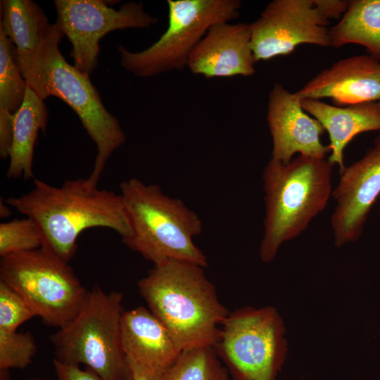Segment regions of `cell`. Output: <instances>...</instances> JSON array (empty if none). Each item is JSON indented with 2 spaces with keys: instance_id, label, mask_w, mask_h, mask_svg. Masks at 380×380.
<instances>
[{
  "instance_id": "1",
  "label": "cell",
  "mask_w": 380,
  "mask_h": 380,
  "mask_svg": "<svg viewBox=\"0 0 380 380\" xmlns=\"http://www.w3.org/2000/svg\"><path fill=\"white\" fill-rule=\"evenodd\" d=\"M33 220L43 234V246L69 262L77 251L79 235L92 227L116 232L122 239L132 233L121 195L99 189L88 179H67L61 186L34 178L27 193L6 201Z\"/></svg>"
},
{
  "instance_id": "2",
  "label": "cell",
  "mask_w": 380,
  "mask_h": 380,
  "mask_svg": "<svg viewBox=\"0 0 380 380\" xmlns=\"http://www.w3.org/2000/svg\"><path fill=\"white\" fill-rule=\"evenodd\" d=\"M203 269L194 263L169 260L154 265L138 281L139 293L148 308L182 350L215 347L229 312Z\"/></svg>"
},
{
  "instance_id": "3",
  "label": "cell",
  "mask_w": 380,
  "mask_h": 380,
  "mask_svg": "<svg viewBox=\"0 0 380 380\" xmlns=\"http://www.w3.org/2000/svg\"><path fill=\"white\" fill-rule=\"evenodd\" d=\"M63 36L56 23L51 25L35 53L18 61L27 87L42 101L51 96L61 99L79 117L96 146L94 168L87 179L98 185L108 159L125 142L126 137L118 120L103 104L89 76L63 56L59 44Z\"/></svg>"
},
{
  "instance_id": "4",
  "label": "cell",
  "mask_w": 380,
  "mask_h": 380,
  "mask_svg": "<svg viewBox=\"0 0 380 380\" xmlns=\"http://www.w3.org/2000/svg\"><path fill=\"white\" fill-rule=\"evenodd\" d=\"M335 165L325 158L303 155L288 163L270 158L262 172L265 217L259 254L265 263L281 246L300 235L324 210Z\"/></svg>"
},
{
  "instance_id": "5",
  "label": "cell",
  "mask_w": 380,
  "mask_h": 380,
  "mask_svg": "<svg viewBox=\"0 0 380 380\" xmlns=\"http://www.w3.org/2000/svg\"><path fill=\"white\" fill-rule=\"evenodd\" d=\"M132 233L122 241L145 259L158 265L169 260L208 267L194 238L203 231L200 217L183 201L168 196L159 185L137 178L120 184Z\"/></svg>"
},
{
  "instance_id": "6",
  "label": "cell",
  "mask_w": 380,
  "mask_h": 380,
  "mask_svg": "<svg viewBox=\"0 0 380 380\" xmlns=\"http://www.w3.org/2000/svg\"><path fill=\"white\" fill-rule=\"evenodd\" d=\"M122 300L121 292H106L98 285L88 290L76 317L49 337L54 359L84 365L101 380H133L122 343Z\"/></svg>"
},
{
  "instance_id": "7",
  "label": "cell",
  "mask_w": 380,
  "mask_h": 380,
  "mask_svg": "<svg viewBox=\"0 0 380 380\" xmlns=\"http://www.w3.org/2000/svg\"><path fill=\"white\" fill-rule=\"evenodd\" d=\"M0 281L48 326L61 329L77 315L87 291L68 262L46 247L1 258Z\"/></svg>"
},
{
  "instance_id": "8",
  "label": "cell",
  "mask_w": 380,
  "mask_h": 380,
  "mask_svg": "<svg viewBox=\"0 0 380 380\" xmlns=\"http://www.w3.org/2000/svg\"><path fill=\"white\" fill-rule=\"evenodd\" d=\"M284 322L273 306H245L229 314L215 346L233 380H277L288 343Z\"/></svg>"
},
{
  "instance_id": "9",
  "label": "cell",
  "mask_w": 380,
  "mask_h": 380,
  "mask_svg": "<svg viewBox=\"0 0 380 380\" xmlns=\"http://www.w3.org/2000/svg\"><path fill=\"white\" fill-rule=\"evenodd\" d=\"M168 25L148 48L132 52L120 46V65L140 77H150L186 67L194 47L214 24L239 18V0H167Z\"/></svg>"
},
{
  "instance_id": "10",
  "label": "cell",
  "mask_w": 380,
  "mask_h": 380,
  "mask_svg": "<svg viewBox=\"0 0 380 380\" xmlns=\"http://www.w3.org/2000/svg\"><path fill=\"white\" fill-rule=\"evenodd\" d=\"M103 0H55L56 24L71 42L74 66L90 76L98 65L99 41L107 33L127 28L144 29L158 19L144 10L141 2L123 4L118 10Z\"/></svg>"
},
{
  "instance_id": "11",
  "label": "cell",
  "mask_w": 380,
  "mask_h": 380,
  "mask_svg": "<svg viewBox=\"0 0 380 380\" xmlns=\"http://www.w3.org/2000/svg\"><path fill=\"white\" fill-rule=\"evenodd\" d=\"M329 21L312 0H273L249 24L251 46L256 62L292 53L302 44L331 46Z\"/></svg>"
},
{
  "instance_id": "12",
  "label": "cell",
  "mask_w": 380,
  "mask_h": 380,
  "mask_svg": "<svg viewBox=\"0 0 380 380\" xmlns=\"http://www.w3.org/2000/svg\"><path fill=\"white\" fill-rule=\"evenodd\" d=\"M380 195V136L358 160L346 167L332 191L336 207L331 225L336 247L357 241Z\"/></svg>"
},
{
  "instance_id": "13",
  "label": "cell",
  "mask_w": 380,
  "mask_h": 380,
  "mask_svg": "<svg viewBox=\"0 0 380 380\" xmlns=\"http://www.w3.org/2000/svg\"><path fill=\"white\" fill-rule=\"evenodd\" d=\"M267 121L272 139V158L288 163L299 155L325 158L330 152L321 142L325 129L305 113L301 101L274 83L268 98Z\"/></svg>"
},
{
  "instance_id": "14",
  "label": "cell",
  "mask_w": 380,
  "mask_h": 380,
  "mask_svg": "<svg viewBox=\"0 0 380 380\" xmlns=\"http://www.w3.org/2000/svg\"><path fill=\"white\" fill-rule=\"evenodd\" d=\"M256 63L249 24L229 22L212 25L191 52L186 67L206 78L249 77Z\"/></svg>"
},
{
  "instance_id": "15",
  "label": "cell",
  "mask_w": 380,
  "mask_h": 380,
  "mask_svg": "<svg viewBox=\"0 0 380 380\" xmlns=\"http://www.w3.org/2000/svg\"><path fill=\"white\" fill-rule=\"evenodd\" d=\"M293 94L300 101L329 98L339 106L380 101V60L372 55L341 59Z\"/></svg>"
},
{
  "instance_id": "16",
  "label": "cell",
  "mask_w": 380,
  "mask_h": 380,
  "mask_svg": "<svg viewBox=\"0 0 380 380\" xmlns=\"http://www.w3.org/2000/svg\"><path fill=\"white\" fill-rule=\"evenodd\" d=\"M121 338L128 363L160 380L182 351L161 321L144 306L124 311Z\"/></svg>"
},
{
  "instance_id": "17",
  "label": "cell",
  "mask_w": 380,
  "mask_h": 380,
  "mask_svg": "<svg viewBox=\"0 0 380 380\" xmlns=\"http://www.w3.org/2000/svg\"><path fill=\"white\" fill-rule=\"evenodd\" d=\"M301 106L328 132L331 152L328 160L338 167L340 175L346 168L344 150L350 141L359 134L380 130V101L340 107L320 100L305 99Z\"/></svg>"
},
{
  "instance_id": "18",
  "label": "cell",
  "mask_w": 380,
  "mask_h": 380,
  "mask_svg": "<svg viewBox=\"0 0 380 380\" xmlns=\"http://www.w3.org/2000/svg\"><path fill=\"white\" fill-rule=\"evenodd\" d=\"M48 118L49 110L44 101L27 87L24 101L13 119L8 178H34V146L39 131L45 132Z\"/></svg>"
},
{
  "instance_id": "19",
  "label": "cell",
  "mask_w": 380,
  "mask_h": 380,
  "mask_svg": "<svg viewBox=\"0 0 380 380\" xmlns=\"http://www.w3.org/2000/svg\"><path fill=\"white\" fill-rule=\"evenodd\" d=\"M27 87L16 49L0 30V156L3 159L9 158L14 116L24 101Z\"/></svg>"
},
{
  "instance_id": "20",
  "label": "cell",
  "mask_w": 380,
  "mask_h": 380,
  "mask_svg": "<svg viewBox=\"0 0 380 380\" xmlns=\"http://www.w3.org/2000/svg\"><path fill=\"white\" fill-rule=\"evenodd\" d=\"M0 30L15 46L18 59L32 56L51 27L42 8L32 0H1Z\"/></svg>"
},
{
  "instance_id": "21",
  "label": "cell",
  "mask_w": 380,
  "mask_h": 380,
  "mask_svg": "<svg viewBox=\"0 0 380 380\" xmlns=\"http://www.w3.org/2000/svg\"><path fill=\"white\" fill-rule=\"evenodd\" d=\"M329 39L335 48L362 45L380 60V0H350L341 19L329 29Z\"/></svg>"
},
{
  "instance_id": "22",
  "label": "cell",
  "mask_w": 380,
  "mask_h": 380,
  "mask_svg": "<svg viewBox=\"0 0 380 380\" xmlns=\"http://www.w3.org/2000/svg\"><path fill=\"white\" fill-rule=\"evenodd\" d=\"M229 372L213 346L184 350L162 380H229Z\"/></svg>"
},
{
  "instance_id": "23",
  "label": "cell",
  "mask_w": 380,
  "mask_h": 380,
  "mask_svg": "<svg viewBox=\"0 0 380 380\" xmlns=\"http://www.w3.org/2000/svg\"><path fill=\"white\" fill-rule=\"evenodd\" d=\"M43 234L31 218L15 219L0 224V256L39 249Z\"/></svg>"
},
{
  "instance_id": "24",
  "label": "cell",
  "mask_w": 380,
  "mask_h": 380,
  "mask_svg": "<svg viewBox=\"0 0 380 380\" xmlns=\"http://www.w3.org/2000/svg\"><path fill=\"white\" fill-rule=\"evenodd\" d=\"M37 345L30 332L0 329V374L11 369H25L32 362Z\"/></svg>"
},
{
  "instance_id": "25",
  "label": "cell",
  "mask_w": 380,
  "mask_h": 380,
  "mask_svg": "<svg viewBox=\"0 0 380 380\" xmlns=\"http://www.w3.org/2000/svg\"><path fill=\"white\" fill-rule=\"evenodd\" d=\"M34 317L35 314L25 300L0 281V329L17 331L19 326Z\"/></svg>"
},
{
  "instance_id": "26",
  "label": "cell",
  "mask_w": 380,
  "mask_h": 380,
  "mask_svg": "<svg viewBox=\"0 0 380 380\" xmlns=\"http://www.w3.org/2000/svg\"><path fill=\"white\" fill-rule=\"evenodd\" d=\"M53 365L56 380H101L88 368L82 369L78 365H68L53 359Z\"/></svg>"
},
{
  "instance_id": "27",
  "label": "cell",
  "mask_w": 380,
  "mask_h": 380,
  "mask_svg": "<svg viewBox=\"0 0 380 380\" xmlns=\"http://www.w3.org/2000/svg\"><path fill=\"white\" fill-rule=\"evenodd\" d=\"M314 6L324 19H338L346 13L349 1L348 0H312Z\"/></svg>"
},
{
  "instance_id": "28",
  "label": "cell",
  "mask_w": 380,
  "mask_h": 380,
  "mask_svg": "<svg viewBox=\"0 0 380 380\" xmlns=\"http://www.w3.org/2000/svg\"><path fill=\"white\" fill-rule=\"evenodd\" d=\"M132 372L133 380H160L148 374L135 365L129 364Z\"/></svg>"
},
{
  "instance_id": "29",
  "label": "cell",
  "mask_w": 380,
  "mask_h": 380,
  "mask_svg": "<svg viewBox=\"0 0 380 380\" xmlns=\"http://www.w3.org/2000/svg\"><path fill=\"white\" fill-rule=\"evenodd\" d=\"M8 206V205L7 203L6 205H4V204H2V201H1V203H0L1 218H6V217H9L11 215L12 211Z\"/></svg>"
},
{
  "instance_id": "30",
  "label": "cell",
  "mask_w": 380,
  "mask_h": 380,
  "mask_svg": "<svg viewBox=\"0 0 380 380\" xmlns=\"http://www.w3.org/2000/svg\"><path fill=\"white\" fill-rule=\"evenodd\" d=\"M29 380H42V379H37V378H33V379H30Z\"/></svg>"
}]
</instances>
